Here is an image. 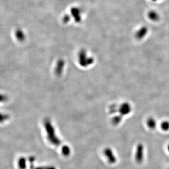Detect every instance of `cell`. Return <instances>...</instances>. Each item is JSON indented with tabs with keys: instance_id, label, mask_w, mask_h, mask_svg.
Masks as SVG:
<instances>
[{
	"instance_id": "6da1fadb",
	"label": "cell",
	"mask_w": 169,
	"mask_h": 169,
	"mask_svg": "<svg viewBox=\"0 0 169 169\" xmlns=\"http://www.w3.org/2000/svg\"><path fill=\"white\" fill-rule=\"evenodd\" d=\"M144 146L142 143L138 144L135 152V159L136 162L140 164L143 162L144 159Z\"/></svg>"
},
{
	"instance_id": "7a4b0ae2",
	"label": "cell",
	"mask_w": 169,
	"mask_h": 169,
	"mask_svg": "<svg viewBox=\"0 0 169 169\" xmlns=\"http://www.w3.org/2000/svg\"><path fill=\"white\" fill-rule=\"evenodd\" d=\"M104 155L110 164H114L117 161V158L116 157L112 150L110 148H106L104 150Z\"/></svg>"
},
{
	"instance_id": "3957f363",
	"label": "cell",
	"mask_w": 169,
	"mask_h": 169,
	"mask_svg": "<svg viewBox=\"0 0 169 169\" xmlns=\"http://www.w3.org/2000/svg\"><path fill=\"white\" fill-rule=\"evenodd\" d=\"M120 115L122 116L129 115L132 111V106L130 103L127 102L122 103L119 108Z\"/></svg>"
},
{
	"instance_id": "277c9868",
	"label": "cell",
	"mask_w": 169,
	"mask_h": 169,
	"mask_svg": "<svg viewBox=\"0 0 169 169\" xmlns=\"http://www.w3.org/2000/svg\"><path fill=\"white\" fill-rule=\"evenodd\" d=\"M148 32V28L146 27H143L139 29L136 34V37L138 40H141L146 35Z\"/></svg>"
},
{
	"instance_id": "5b68a950",
	"label": "cell",
	"mask_w": 169,
	"mask_h": 169,
	"mask_svg": "<svg viewBox=\"0 0 169 169\" xmlns=\"http://www.w3.org/2000/svg\"><path fill=\"white\" fill-rule=\"evenodd\" d=\"M147 125L150 129L154 130L157 126V122L154 117H150L147 119Z\"/></svg>"
},
{
	"instance_id": "8992f818",
	"label": "cell",
	"mask_w": 169,
	"mask_h": 169,
	"mask_svg": "<svg viewBox=\"0 0 169 169\" xmlns=\"http://www.w3.org/2000/svg\"><path fill=\"white\" fill-rule=\"evenodd\" d=\"M149 18L153 21H156L159 19V16L157 12L155 11H151L148 14Z\"/></svg>"
},
{
	"instance_id": "52a82bcc",
	"label": "cell",
	"mask_w": 169,
	"mask_h": 169,
	"mask_svg": "<svg viewBox=\"0 0 169 169\" xmlns=\"http://www.w3.org/2000/svg\"><path fill=\"white\" fill-rule=\"evenodd\" d=\"M62 153L63 156H68L71 154L70 147L67 146H63L62 149Z\"/></svg>"
},
{
	"instance_id": "ba28073f",
	"label": "cell",
	"mask_w": 169,
	"mask_h": 169,
	"mask_svg": "<svg viewBox=\"0 0 169 169\" xmlns=\"http://www.w3.org/2000/svg\"><path fill=\"white\" fill-rule=\"evenodd\" d=\"M161 128L162 130L167 132L169 130V121H164L161 124Z\"/></svg>"
},
{
	"instance_id": "9c48e42d",
	"label": "cell",
	"mask_w": 169,
	"mask_h": 169,
	"mask_svg": "<svg viewBox=\"0 0 169 169\" xmlns=\"http://www.w3.org/2000/svg\"><path fill=\"white\" fill-rule=\"evenodd\" d=\"M32 169H56L54 166H39L35 167L34 166H31Z\"/></svg>"
},
{
	"instance_id": "30bf717a",
	"label": "cell",
	"mask_w": 169,
	"mask_h": 169,
	"mask_svg": "<svg viewBox=\"0 0 169 169\" xmlns=\"http://www.w3.org/2000/svg\"><path fill=\"white\" fill-rule=\"evenodd\" d=\"M122 118H123V116H121V115L117 116L114 119V124H119L122 121Z\"/></svg>"
},
{
	"instance_id": "8fae6325",
	"label": "cell",
	"mask_w": 169,
	"mask_h": 169,
	"mask_svg": "<svg viewBox=\"0 0 169 169\" xmlns=\"http://www.w3.org/2000/svg\"><path fill=\"white\" fill-rule=\"evenodd\" d=\"M16 31V35L18 38H22L24 36V34L23 31L20 29H17Z\"/></svg>"
},
{
	"instance_id": "7c38bea8",
	"label": "cell",
	"mask_w": 169,
	"mask_h": 169,
	"mask_svg": "<svg viewBox=\"0 0 169 169\" xmlns=\"http://www.w3.org/2000/svg\"><path fill=\"white\" fill-rule=\"evenodd\" d=\"M21 162V166L22 167V168L23 169H24L25 167V160L24 159H23Z\"/></svg>"
},
{
	"instance_id": "4fadbf2b",
	"label": "cell",
	"mask_w": 169,
	"mask_h": 169,
	"mask_svg": "<svg viewBox=\"0 0 169 169\" xmlns=\"http://www.w3.org/2000/svg\"><path fill=\"white\" fill-rule=\"evenodd\" d=\"M167 149H168V151L169 152V144L168 145V147H167Z\"/></svg>"
},
{
	"instance_id": "5bb4252c",
	"label": "cell",
	"mask_w": 169,
	"mask_h": 169,
	"mask_svg": "<svg viewBox=\"0 0 169 169\" xmlns=\"http://www.w3.org/2000/svg\"><path fill=\"white\" fill-rule=\"evenodd\" d=\"M152 1H157V0H152Z\"/></svg>"
},
{
	"instance_id": "9a60e30c",
	"label": "cell",
	"mask_w": 169,
	"mask_h": 169,
	"mask_svg": "<svg viewBox=\"0 0 169 169\" xmlns=\"http://www.w3.org/2000/svg\"></svg>"
}]
</instances>
